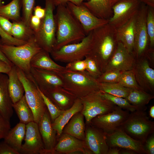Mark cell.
Masks as SVG:
<instances>
[{"mask_svg": "<svg viewBox=\"0 0 154 154\" xmlns=\"http://www.w3.org/2000/svg\"><path fill=\"white\" fill-rule=\"evenodd\" d=\"M141 3L139 0H117L112 5L109 23L116 29L121 26L136 14Z\"/></svg>", "mask_w": 154, "mask_h": 154, "instance_id": "8fae6325", "label": "cell"}, {"mask_svg": "<svg viewBox=\"0 0 154 154\" xmlns=\"http://www.w3.org/2000/svg\"><path fill=\"white\" fill-rule=\"evenodd\" d=\"M2 1H3L2 0H0V7L4 5L2 2Z\"/></svg>", "mask_w": 154, "mask_h": 154, "instance_id": "91938a15", "label": "cell"}, {"mask_svg": "<svg viewBox=\"0 0 154 154\" xmlns=\"http://www.w3.org/2000/svg\"><path fill=\"white\" fill-rule=\"evenodd\" d=\"M66 5L80 23L86 35L95 29L109 23V20L99 18L95 16L83 3L76 5L68 2Z\"/></svg>", "mask_w": 154, "mask_h": 154, "instance_id": "4fadbf2b", "label": "cell"}, {"mask_svg": "<svg viewBox=\"0 0 154 154\" xmlns=\"http://www.w3.org/2000/svg\"><path fill=\"white\" fill-rule=\"evenodd\" d=\"M146 23L149 39V48L154 47V8L147 6Z\"/></svg>", "mask_w": 154, "mask_h": 154, "instance_id": "74e56055", "label": "cell"}, {"mask_svg": "<svg viewBox=\"0 0 154 154\" xmlns=\"http://www.w3.org/2000/svg\"><path fill=\"white\" fill-rule=\"evenodd\" d=\"M130 113L129 111L116 106L111 112L93 118L90 124L101 129L106 133H110L120 128Z\"/></svg>", "mask_w": 154, "mask_h": 154, "instance_id": "7c38bea8", "label": "cell"}, {"mask_svg": "<svg viewBox=\"0 0 154 154\" xmlns=\"http://www.w3.org/2000/svg\"><path fill=\"white\" fill-rule=\"evenodd\" d=\"M144 145L146 154H154V133L149 136Z\"/></svg>", "mask_w": 154, "mask_h": 154, "instance_id": "7dc6e473", "label": "cell"}, {"mask_svg": "<svg viewBox=\"0 0 154 154\" xmlns=\"http://www.w3.org/2000/svg\"><path fill=\"white\" fill-rule=\"evenodd\" d=\"M0 42L3 44L18 46L23 45L27 41L16 39L5 32L0 27Z\"/></svg>", "mask_w": 154, "mask_h": 154, "instance_id": "7bdbcfd3", "label": "cell"}, {"mask_svg": "<svg viewBox=\"0 0 154 154\" xmlns=\"http://www.w3.org/2000/svg\"><path fill=\"white\" fill-rule=\"evenodd\" d=\"M140 2L146 5L154 8V0H139Z\"/></svg>", "mask_w": 154, "mask_h": 154, "instance_id": "9f6ffc18", "label": "cell"}, {"mask_svg": "<svg viewBox=\"0 0 154 154\" xmlns=\"http://www.w3.org/2000/svg\"><path fill=\"white\" fill-rule=\"evenodd\" d=\"M55 7L54 0H45V15L41 19L38 30L35 33L38 44L50 53L53 50L56 40V27L53 14Z\"/></svg>", "mask_w": 154, "mask_h": 154, "instance_id": "8992f818", "label": "cell"}, {"mask_svg": "<svg viewBox=\"0 0 154 154\" xmlns=\"http://www.w3.org/2000/svg\"><path fill=\"white\" fill-rule=\"evenodd\" d=\"M54 151L55 154H69L76 153L92 154L87 148L84 141L63 133L57 138Z\"/></svg>", "mask_w": 154, "mask_h": 154, "instance_id": "d6986e66", "label": "cell"}, {"mask_svg": "<svg viewBox=\"0 0 154 154\" xmlns=\"http://www.w3.org/2000/svg\"><path fill=\"white\" fill-rule=\"evenodd\" d=\"M117 0H112V5Z\"/></svg>", "mask_w": 154, "mask_h": 154, "instance_id": "94428289", "label": "cell"}, {"mask_svg": "<svg viewBox=\"0 0 154 154\" xmlns=\"http://www.w3.org/2000/svg\"><path fill=\"white\" fill-rule=\"evenodd\" d=\"M41 22V19L34 15H32L30 20V26L35 32L38 29Z\"/></svg>", "mask_w": 154, "mask_h": 154, "instance_id": "681fc988", "label": "cell"}, {"mask_svg": "<svg viewBox=\"0 0 154 154\" xmlns=\"http://www.w3.org/2000/svg\"><path fill=\"white\" fill-rule=\"evenodd\" d=\"M2 1L3 0H2Z\"/></svg>", "mask_w": 154, "mask_h": 154, "instance_id": "6125c7cd", "label": "cell"}, {"mask_svg": "<svg viewBox=\"0 0 154 154\" xmlns=\"http://www.w3.org/2000/svg\"><path fill=\"white\" fill-rule=\"evenodd\" d=\"M136 61V59L133 54L129 52L123 44L118 41L104 72L111 70L122 72L132 70Z\"/></svg>", "mask_w": 154, "mask_h": 154, "instance_id": "5bb4252c", "label": "cell"}, {"mask_svg": "<svg viewBox=\"0 0 154 154\" xmlns=\"http://www.w3.org/2000/svg\"><path fill=\"white\" fill-rule=\"evenodd\" d=\"M7 74L8 78L9 95L13 103L14 104L20 100L24 95V87L18 77L16 66H12Z\"/></svg>", "mask_w": 154, "mask_h": 154, "instance_id": "83f0119b", "label": "cell"}, {"mask_svg": "<svg viewBox=\"0 0 154 154\" xmlns=\"http://www.w3.org/2000/svg\"><path fill=\"white\" fill-rule=\"evenodd\" d=\"M26 125L19 122L11 129L4 139L10 147L20 154L26 130Z\"/></svg>", "mask_w": 154, "mask_h": 154, "instance_id": "f546056e", "label": "cell"}, {"mask_svg": "<svg viewBox=\"0 0 154 154\" xmlns=\"http://www.w3.org/2000/svg\"><path fill=\"white\" fill-rule=\"evenodd\" d=\"M17 69L18 77L24 87L26 100L33 113L34 121L38 124L47 109L46 107L30 74H26L17 67Z\"/></svg>", "mask_w": 154, "mask_h": 154, "instance_id": "52a82bcc", "label": "cell"}, {"mask_svg": "<svg viewBox=\"0 0 154 154\" xmlns=\"http://www.w3.org/2000/svg\"><path fill=\"white\" fill-rule=\"evenodd\" d=\"M84 60L86 65V70L92 76L97 79L102 73L97 62L88 54L85 56Z\"/></svg>", "mask_w": 154, "mask_h": 154, "instance_id": "60d3db41", "label": "cell"}, {"mask_svg": "<svg viewBox=\"0 0 154 154\" xmlns=\"http://www.w3.org/2000/svg\"><path fill=\"white\" fill-rule=\"evenodd\" d=\"M22 7L21 0H12L8 4L0 7V16L13 22L21 20L20 10Z\"/></svg>", "mask_w": 154, "mask_h": 154, "instance_id": "d6a6232c", "label": "cell"}, {"mask_svg": "<svg viewBox=\"0 0 154 154\" xmlns=\"http://www.w3.org/2000/svg\"><path fill=\"white\" fill-rule=\"evenodd\" d=\"M12 23L9 20L0 16V27L5 32L11 36H12Z\"/></svg>", "mask_w": 154, "mask_h": 154, "instance_id": "bcb514c9", "label": "cell"}, {"mask_svg": "<svg viewBox=\"0 0 154 154\" xmlns=\"http://www.w3.org/2000/svg\"><path fill=\"white\" fill-rule=\"evenodd\" d=\"M0 154H19L4 141L0 142Z\"/></svg>", "mask_w": 154, "mask_h": 154, "instance_id": "c3c4849f", "label": "cell"}, {"mask_svg": "<svg viewBox=\"0 0 154 154\" xmlns=\"http://www.w3.org/2000/svg\"><path fill=\"white\" fill-rule=\"evenodd\" d=\"M12 36L20 40L28 41L35 36V32L22 20L13 22Z\"/></svg>", "mask_w": 154, "mask_h": 154, "instance_id": "836d02e7", "label": "cell"}, {"mask_svg": "<svg viewBox=\"0 0 154 154\" xmlns=\"http://www.w3.org/2000/svg\"><path fill=\"white\" fill-rule=\"evenodd\" d=\"M106 134V142L109 147L129 149L137 154H146L144 144L131 137L120 127Z\"/></svg>", "mask_w": 154, "mask_h": 154, "instance_id": "9a60e30c", "label": "cell"}, {"mask_svg": "<svg viewBox=\"0 0 154 154\" xmlns=\"http://www.w3.org/2000/svg\"><path fill=\"white\" fill-rule=\"evenodd\" d=\"M83 114L78 112L74 114L64 127L62 133L84 141L86 124Z\"/></svg>", "mask_w": 154, "mask_h": 154, "instance_id": "484cf974", "label": "cell"}, {"mask_svg": "<svg viewBox=\"0 0 154 154\" xmlns=\"http://www.w3.org/2000/svg\"><path fill=\"white\" fill-rule=\"evenodd\" d=\"M101 92L103 96L105 98L123 110L128 111L130 112L138 110L137 108L130 104L125 98Z\"/></svg>", "mask_w": 154, "mask_h": 154, "instance_id": "8d00e7d4", "label": "cell"}, {"mask_svg": "<svg viewBox=\"0 0 154 154\" xmlns=\"http://www.w3.org/2000/svg\"><path fill=\"white\" fill-rule=\"evenodd\" d=\"M119 153L120 154H137L136 153L133 151L125 149H121Z\"/></svg>", "mask_w": 154, "mask_h": 154, "instance_id": "6f0895ef", "label": "cell"}, {"mask_svg": "<svg viewBox=\"0 0 154 154\" xmlns=\"http://www.w3.org/2000/svg\"><path fill=\"white\" fill-rule=\"evenodd\" d=\"M149 115L150 117L153 119L154 118V106H151L149 110Z\"/></svg>", "mask_w": 154, "mask_h": 154, "instance_id": "680465c9", "label": "cell"}, {"mask_svg": "<svg viewBox=\"0 0 154 154\" xmlns=\"http://www.w3.org/2000/svg\"><path fill=\"white\" fill-rule=\"evenodd\" d=\"M80 99L83 106L80 112L84 117L86 125L90 124L92 120L97 116L111 112L117 106L105 98L100 90Z\"/></svg>", "mask_w": 154, "mask_h": 154, "instance_id": "ba28073f", "label": "cell"}, {"mask_svg": "<svg viewBox=\"0 0 154 154\" xmlns=\"http://www.w3.org/2000/svg\"><path fill=\"white\" fill-rule=\"evenodd\" d=\"M82 108L80 99L77 98L70 108L65 110L52 122V127L56 132L57 139L61 135L64 127L72 116L80 112Z\"/></svg>", "mask_w": 154, "mask_h": 154, "instance_id": "f1b7e54d", "label": "cell"}, {"mask_svg": "<svg viewBox=\"0 0 154 154\" xmlns=\"http://www.w3.org/2000/svg\"><path fill=\"white\" fill-rule=\"evenodd\" d=\"M8 81L7 75L0 72V114L10 121L13 115V108L8 91Z\"/></svg>", "mask_w": 154, "mask_h": 154, "instance_id": "603a6c76", "label": "cell"}, {"mask_svg": "<svg viewBox=\"0 0 154 154\" xmlns=\"http://www.w3.org/2000/svg\"><path fill=\"white\" fill-rule=\"evenodd\" d=\"M65 67L68 70L80 72L86 70V65L84 59L68 63Z\"/></svg>", "mask_w": 154, "mask_h": 154, "instance_id": "ee69618b", "label": "cell"}, {"mask_svg": "<svg viewBox=\"0 0 154 154\" xmlns=\"http://www.w3.org/2000/svg\"><path fill=\"white\" fill-rule=\"evenodd\" d=\"M85 135L86 145L92 154H108L109 147L103 131L91 124L86 125Z\"/></svg>", "mask_w": 154, "mask_h": 154, "instance_id": "ac0fdd59", "label": "cell"}, {"mask_svg": "<svg viewBox=\"0 0 154 154\" xmlns=\"http://www.w3.org/2000/svg\"><path fill=\"white\" fill-rule=\"evenodd\" d=\"M13 107L17 115L20 122L26 125L34 121L33 113L27 102L25 95L19 101L13 104Z\"/></svg>", "mask_w": 154, "mask_h": 154, "instance_id": "1f68e13d", "label": "cell"}, {"mask_svg": "<svg viewBox=\"0 0 154 154\" xmlns=\"http://www.w3.org/2000/svg\"><path fill=\"white\" fill-rule=\"evenodd\" d=\"M38 88L43 98L52 122L57 117L62 114L65 110H63L60 109L43 93L38 86Z\"/></svg>", "mask_w": 154, "mask_h": 154, "instance_id": "f35d334b", "label": "cell"}, {"mask_svg": "<svg viewBox=\"0 0 154 154\" xmlns=\"http://www.w3.org/2000/svg\"><path fill=\"white\" fill-rule=\"evenodd\" d=\"M30 74L41 91L56 87H63L61 78L55 72L31 67Z\"/></svg>", "mask_w": 154, "mask_h": 154, "instance_id": "44dd1931", "label": "cell"}, {"mask_svg": "<svg viewBox=\"0 0 154 154\" xmlns=\"http://www.w3.org/2000/svg\"><path fill=\"white\" fill-rule=\"evenodd\" d=\"M120 128L144 145L149 136L154 133V122L150 119L145 111L137 110L130 113Z\"/></svg>", "mask_w": 154, "mask_h": 154, "instance_id": "5b68a950", "label": "cell"}, {"mask_svg": "<svg viewBox=\"0 0 154 154\" xmlns=\"http://www.w3.org/2000/svg\"><path fill=\"white\" fill-rule=\"evenodd\" d=\"M121 149L118 147H109L108 154H120Z\"/></svg>", "mask_w": 154, "mask_h": 154, "instance_id": "db71d44e", "label": "cell"}, {"mask_svg": "<svg viewBox=\"0 0 154 154\" xmlns=\"http://www.w3.org/2000/svg\"><path fill=\"white\" fill-rule=\"evenodd\" d=\"M0 60H3L11 66H14L5 56L0 48Z\"/></svg>", "mask_w": 154, "mask_h": 154, "instance_id": "11a10c76", "label": "cell"}, {"mask_svg": "<svg viewBox=\"0 0 154 154\" xmlns=\"http://www.w3.org/2000/svg\"><path fill=\"white\" fill-rule=\"evenodd\" d=\"M57 7L54 15L56 33L53 50L66 45L79 42L86 36L82 25L66 5H59Z\"/></svg>", "mask_w": 154, "mask_h": 154, "instance_id": "7a4b0ae2", "label": "cell"}, {"mask_svg": "<svg viewBox=\"0 0 154 154\" xmlns=\"http://www.w3.org/2000/svg\"><path fill=\"white\" fill-rule=\"evenodd\" d=\"M38 125L44 149L43 154H55L54 148L57 141L56 132L52 127V122L47 109Z\"/></svg>", "mask_w": 154, "mask_h": 154, "instance_id": "ffe728a7", "label": "cell"}, {"mask_svg": "<svg viewBox=\"0 0 154 154\" xmlns=\"http://www.w3.org/2000/svg\"><path fill=\"white\" fill-rule=\"evenodd\" d=\"M41 91L60 109L63 110L70 108L77 98L62 87H55Z\"/></svg>", "mask_w": 154, "mask_h": 154, "instance_id": "7402d4cb", "label": "cell"}, {"mask_svg": "<svg viewBox=\"0 0 154 154\" xmlns=\"http://www.w3.org/2000/svg\"><path fill=\"white\" fill-rule=\"evenodd\" d=\"M58 74L62 81L63 87L77 98H81L100 90L97 79L86 70L76 72L66 68Z\"/></svg>", "mask_w": 154, "mask_h": 154, "instance_id": "3957f363", "label": "cell"}, {"mask_svg": "<svg viewBox=\"0 0 154 154\" xmlns=\"http://www.w3.org/2000/svg\"><path fill=\"white\" fill-rule=\"evenodd\" d=\"M22 16L21 20L30 26V20L33 15L35 0H21Z\"/></svg>", "mask_w": 154, "mask_h": 154, "instance_id": "ab89813d", "label": "cell"}, {"mask_svg": "<svg viewBox=\"0 0 154 154\" xmlns=\"http://www.w3.org/2000/svg\"><path fill=\"white\" fill-rule=\"evenodd\" d=\"M99 88L102 92L125 98L128 95L131 90L123 86L118 83H99Z\"/></svg>", "mask_w": 154, "mask_h": 154, "instance_id": "e575fe53", "label": "cell"}, {"mask_svg": "<svg viewBox=\"0 0 154 154\" xmlns=\"http://www.w3.org/2000/svg\"><path fill=\"white\" fill-rule=\"evenodd\" d=\"M49 53L42 49L31 59V67L51 71L59 73L66 69V67L60 65L53 60Z\"/></svg>", "mask_w": 154, "mask_h": 154, "instance_id": "d4e9b609", "label": "cell"}, {"mask_svg": "<svg viewBox=\"0 0 154 154\" xmlns=\"http://www.w3.org/2000/svg\"><path fill=\"white\" fill-rule=\"evenodd\" d=\"M12 66L3 60H0V72L7 74Z\"/></svg>", "mask_w": 154, "mask_h": 154, "instance_id": "f5cc1de1", "label": "cell"}, {"mask_svg": "<svg viewBox=\"0 0 154 154\" xmlns=\"http://www.w3.org/2000/svg\"><path fill=\"white\" fill-rule=\"evenodd\" d=\"M112 0H89L83 4L97 17L109 20L113 15Z\"/></svg>", "mask_w": 154, "mask_h": 154, "instance_id": "4316f807", "label": "cell"}, {"mask_svg": "<svg viewBox=\"0 0 154 154\" xmlns=\"http://www.w3.org/2000/svg\"><path fill=\"white\" fill-rule=\"evenodd\" d=\"M118 83L127 88L144 90L137 84L133 69L121 72Z\"/></svg>", "mask_w": 154, "mask_h": 154, "instance_id": "d590c367", "label": "cell"}, {"mask_svg": "<svg viewBox=\"0 0 154 154\" xmlns=\"http://www.w3.org/2000/svg\"><path fill=\"white\" fill-rule=\"evenodd\" d=\"M133 70L138 84L147 92L154 91V70L149 60L144 56L136 59Z\"/></svg>", "mask_w": 154, "mask_h": 154, "instance_id": "e0dca14e", "label": "cell"}, {"mask_svg": "<svg viewBox=\"0 0 154 154\" xmlns=\"http://www.w3.org/2000/svg\"><path fill=\"white\" fill-rule=\"evenodd\" d=\"M89 0H54L55 6L59 5H66L68 2H70L76 5H79L81 4L84 1Z\"/></svg>", "mask_w": 154, "mask_h": 154, "instance_id": "f907efd6", "label": "cell"}, {"mask_svg": "<svg viewBox=\"0 0 154 154\" xmlns=\"http://www.w3.org/2000/svg\"><path fill=\"white\" fill-rule=\"evenodd\" d=\"M26 125L25 143L20 154H43L44 149L38 124L33 121Z\"/></svg>", "mask_w": 154, "mask_h": 154, "instance_id": "2e32d148", "label": "cell"}, {"mask_svg": "<svg viewBox=\"0 0 154 154\" xmlns=\"http://www.w3.org/2000/svg\"><path fill=\"white\" fill-rule=\"evenodd\" d=\"M154 98L152 94L148 93L144 90L131 89L125 98L138 110L145 111L147 109L146 105Z\"/></svg>", "mask_w": 154, "mask_h": 154, "instance_id": "4dcf8cb0", "label": "cell"}, {"mask_svg": "<svg viewBox=\"0 0 154 154\" xmlns=\"http://www.w3.org/2000/svg\"><path fill=\"white\" fill-rule=\"evenodd\" d=\"M147 8V6L141 3L136 15L133 53L136 59L144 56L149 48V39L146 23Z\"/></svg>", "mask_w": 154, "mask_h": 154, "instance_id": "30bf717a", "label": "cell"}, {"mask_svg": "<svg viewBox=\"0 0 154 154\" xmlns=\"http://www.w3.org/2000/svg\"><path fill=\"white\" fill-rule=\"evenodd\" d=\"M0 48L7 58L15 66L25 73H30L31 61L42 48L37 42L35 36L23 45H8L0 42Z\"/></svg>", "mask_w": 154, "mask_h": 154, "instance_id": "277c9868", "label": "cell"}, {"mask_svg": "<svg viewBox=\"0 0 154 154\" xmlns=\"http://www.w3.org/2000/svg\"><path fill=\"white\" fill-rule=\"evenodd\" d=\"M11 129L10 121L0 114V140L5 138Z\"/></svg>", "mask_w": 154, "mask_h": 154, "instance_id": "f6af8a7d", "label": "cell"}, {"mask_svg": "<svg viewBox=\"0 0 154 154\" xmlns=\"http://www.w3.org/2000/svg\"><path fill=\"white\" fill-rule=\"evenodd\" d=\"M118 42L117 29L109 23L92 31L88 54L96 61L102 73L104 72Z\"/></svg>", "mask_w": 154, "mask_h": 154, "instance_id": "6da1fadb", "label": "cell"}, {"mask_svg": "<svg viewBox=\"0 0 154 154\" xmlns=\"http://www.w3.org/2000/svg\"><path fill=\"white\" fill-rule=\"evenodd\" d=\"M92 37V31L79 42L64 46L50 53L54 60L68 63L84 59L88 54Z\"/></svg>", "mask_w": 154, "mask_h": 154, "instance_id": "9c48e42d", "label": "cell"}, {"mask_svg": "<svg viewBox=\"0 0 154 154\" xmlns=\"http://www.w3.org/2000/svg\"><path fill=\"white\" fill-rule=\"evenodd\" d=\"M136 15L125 23L117 29L118 41L121 42L129 52L133 54Z\"/></svg>", "mask_w": 154, "mask_h": 154, "instance_id": "cb8c5ba5", "label": "cell"}, {"mask_svg": "<svg viewBox=\"0 0 154 154\" xmlns=\"http://www.w3.org/2000/svg\"><path fill=\"white\" fill-rule=\"evenodd\" d=\"M33 11L34 15L41 19L43 18L45 14V9L39 5H37L34 7Z\"/></svg>", "mask_w": 154, "mask_h": 154, "instance_id": "816d5d0a", "label": "cell"}, {"mask_svg": "<svg viewBox=\"0 0 154 154\" xmlns=\"http://www.w3.org/2000/svg\"><path fill=\"white\" fill-rule=\"evenodd\" d=\"M121 74L118 70L105 71L96 79L99 83H118Z\"/></svg>", "mask_w": 154, "mask_h": 154, "instance_id": "b9f144b4", "label": "cell"}]
</instances>
